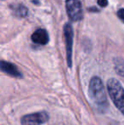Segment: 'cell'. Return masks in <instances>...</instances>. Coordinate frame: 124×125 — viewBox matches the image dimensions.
<instances>
[{
	"instance_id": "1",
	"label": "cell",
	"mask_w": 124,
	"mask_h": 125,
	"mask_svg": "<svg viewBox=\"0 0 124 125\" xmlns=\"http://www.w3.org/2000/svg\"><path fill=\"white\" fill-rule=\"evenodd\" d=\"M88 95L96 110L102 113L107 111V95L100 77H93L90 79L89 86H88Z\"/></svg>"
},
{
	"instance_id": "2",
	"label": "cell",
	"mask_w": 124,
	"mask_h": 125,
	"mask_svg": "<svg viewBox=\"0 0 124 125\" xmlns=\"http://www.w3.org/2000/svg\"><path fill=\"white\" fill-rule=\"evenodd\" d=\"M107 90L116 107L124 115V89L121 83L116 78L107 81Z\"/></svg>"
},
{
	"instance_id": "3",
	"label": "cell",
	"mask_w": 124,
	"mask_h": 125,
	"mask_svg": "<svg viewBox=\"0 0 124 125\" xmlns=\"http://www.w3.org/2000/svg\"><path fill=\"white\" fill-rule=\"evenodd\" d=\"M66 12L72 21H78L83 18V9L79 0H66Z\"/></svg>"
},
{
	"instance_id": "4",
	"label": "cell",
	"mask_w": 124,
	"mask_h": 125,
	"mask_svg": "<svg viewBox=\"0 0 124 125\" xmlns=\"http://www.w3.org/2000/svg\"><path fill=\"white\" fill-rule=\"evenodd\" d=\"M64 36L66 41V60L69 67L72 65V44H73V29L71 24L66 23L64 26Z\"/></svg>"
},
{
	"instance_id": "5",
	"label": "cell",
	"mask_w": 124,
	"mask_h": 125,
	"mask_svg": "<svg viewBox=\"0 0 124 125\" xmlns=\"http://www.w3.org/2000/svg\"><path fill=\"white\" fill-rule=\"evenodd\" d=\"M48 114L46 112H39L22 117L21 125H42L48 122Z\"/></svg>"
},
{
	"instance_id": "6",
	"label": "cell",
	"mask_w": 124,
	"mask_h": 125,
	"mask_svg": "<svg viewBox=\"0 0 124 125\" xmlns=\"http://www.w3.org/2000/svg\"><path fill=\"white\" fill-rule=\"evenodd\" d=\"M31 40L35 43L45 45L49 41V37H48V34L46 30L39 28V29L36 30L32 33V35H31Z\"/></svg>"
},
{
	"instance_id": "7",
	"label": "cell",
	"mask_w": 124,
	"mask_h": 125,
	"mask_svg": "<svg viewBox=\"0 0 124 125\" xmlns=\"http://www.w3.org/2000/svg\"><path fill=\"white\" fill-rule=\"evenodd\" d=\"M0 67H1L2 72H3L6 74L11 76V77H21L22 74L20 71L18 70V68L16 67V66L8 61H2L0 63Z\"/></svg>"
},
{
	"instance_id": "8",
	"label": "cell",
	"mask_w": 124,
	"mask_h": 125,
	"mask_svg": "<svg viewBox=\"0 0 124 125\" xmlns=\"http://www.w3.org/2000/svg\"><path fill=\"white\" fill-rule=\"evenodd\" d=\"M11 10L13 14L15 16L19 17V18H22V17H26L28 13V10L24 5L22 4H13L11 5Z\"/></svg>"
},
{
	"instance_id": "9",
	"label": "cell",
	"mask_w": 124,
	"mask_h": 125,
	"mask_svg": "<svg viewBox=\"0 0 124 125\" xmlns=\"http://www.w3.org/2000/svg\"><path fill=\"white\" fill-rule=\"evenodd\" d=\"M114 68L116 73L119 76L124 77V60L121 57L114 59Z\"/></svg>"
},
{
	"instance_id": "10",
	"label": "cell",
	"mask_w": 124,
	"mask_h": 125,
	"mask_svg": "<svg viewBox=\"0 0 124 125\" xmlns=\"http://www.w3.org/2000/svg\"><path fill=\"white\" fill-rule=\"evenodd\" d=\"M117 16L124 23V9H121L117 11Z\"/></svg>"
},
{
	"instance_id": "11",
	"label": "cell",
	"mask_w": 124,
	"mask_h": 125,
	"mask_svg": "<svg viewBox=\"0 0 124 125\" xmlns=\"http://www.w3.org/2000/svg\"><path fill=\"white\" fill-rule=\"evenodd\" d=\"M98 4L100 7H106L108 5L107 0H98Z\"/></svg>"
}]
</instances>
